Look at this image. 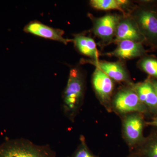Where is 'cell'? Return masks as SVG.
Instances as JSON below:
<instances>
[{
  "label": "cell",
  "mask_w": 157,
  "mask_h": 157,
  "mask_svg": "<svg viewBox=\"0 0 157 157\" xmlns=\"http://www.w3.org/2000/svg\"><path fill=\"white\" fill-rule=\"evenodd\" d=\"M85 90V78L80 68L70 70L67 86L63 95V109L69 119L74 121L81 107Z\"/></svg>",
  "instance_id": "6da1fadb"
},
{
  "label": "cell",
  "mask_w": 157,
  "mask_h": 157,
  "mask_svg": "<svg viewBox=\"0 0 157 157\" xmlns=\"http://www.w3.org/2000/svg\"><path fill=\"white\" fill-rule=\"evenodd\" d=\"M0 157H56V153L48 145H37L21 138L0 145Z\"/></svg>",
  "instance_id": "7a4b0ae2"
},
{
  "label": "cell",
  "mask_w": 157,
  "mask_h": 157,
  "mask_svg": "<svg viewBox=\"0 0 157 157\" xmlns=\"http://www.w3.org/2000/svg\"><path fill=\"white\" fill-rule=\"evenodd\" d=\"M131 16L137 23L145 42L157 48V14L155 9L138 7Z\"/></svg>",
  "instance_id": "3957f363"
},
{
  "label": "cell",
  "mask_w": 157,
  "mask_h": 157,
  "mask_svg": "<svg viewBox=\"0 0 157 157\" xmlns=\"http://www.w3.org/2000/svg\"><path fill=\"white\" fill-rule=\"evenodd\" d=\"M111 103L113 108L120 114H127L132 113L144 114L149 112L140 101L132 85L119 90Z\"/></svg>",
  "instance_id": "277c9868"
},
{
  "label": "cell",
  "mask_w": 157,
  "mask_h": 157,
  "mask_svg": "<svg viewBox=\"0 0 157 157\" xmlns=\"http://www.w3.org/2000/svg\"><path fill=\"white\" fill-rule=\"evenodd\" d=\"M143 114L132 113L126 114L123 122L124 137L131 147H138L145 139L143 135L144 126Z\"/></svg>",
  "instance_id": "5b68a950"
},
{
  "label": "cell",
  "mask_w": 157,
  "mask_h": 157,
  "mask_svg": "<svg viewBox=\"0 0 157 157\" xmlns=\"http://www.w3.org/2000/svg\"><path fill=\"white\" fill-rule=\"evenodd\" d=\"M90 17L93 22V32L104 42H113L116 31L121 17L116 14H107L103 17Z\"/></svg>",
  "instance_id": "8992f818"
},
{
  "label": "cell",
  "mask_w": 157,
  "mask_h": 157,
  "mask_svg": "<svg viewBox=\"0 0 157 157\" xmlns=\"http://www.w3.org/2000/svg\"><path fill=\"white\" fill-rule=\"evenodd\" d=\"M92 82L95 92L101 104L110 110L114 88L113 80L103 71L96 68L93 73Z\"/></svg>",
  "instance_id": "52a82bcc"
},
{
  "label": "cell",
  "mask_w": 157,
  "mask_h": 157,
  "mask_svg": "<svg viewBox=\"0 0 157 157\" xmlns=\"http://www.w3.org/2000/svg\"><path fill=\"white\" fill-rule=\"evenodd\" d=\"M123 40H131L143 43L145 38L140 33L137 23L131 16L122 17L117 26L115 38L113 42H117Z\"/></svg>",
  "instance_id": "ba28073f"
},
{
  "label": "cell",
  "mask_w": 157,
  "mask_h": 157,
  "mask_svg": "<svg viewBox=\"0 0 157 157\" xmlns=\"http://www.w3.org/2000/svg\"><path fill=\"white\" fill-rule=\"evenodd\" d=\"M24 31L42 38L62 42L65 45L72 42V39L64 38V32L63 30L51 27L37 21L29 23L25 27Z\"/></svg>",
  "instance_id": "9c48e42d"
},
{
  "label": "cell",
  "mask_w": 157,
  "mask_h": 157,
  "mask_svg": "<svg viewBox=\"0 0 157 157\" xmlns=\"http://www.w3.org/2000/svg\"><path fill=\"white\" fill-rule=\"evenodd\" d=\"M132 86L140 101L147 107L149 112L157 115V95L151 77L143 82L132 84Z\"/></svg>",
  "instance_id": "30bf717a"
},
{
  "label": "cell",
  "mask_w": 157,
  "mask_h": 157,
  "mask_svg": "<svg viewBox=\"0 0 157 157\" xmlns=\"http://www.w3.org/2000/svg\"><path fill=\"white\" fill-rule=\"evenodd\" d=\"M101 70L112 80L119 82L130 83L128 72L121 62H109L102 61L87 60Z\"/></svg>",
  "instance_id": "8fae6325"
},
{
  "label": "cell",
  "mask_w": 157,
  "mask_h": 157,
  "mask_svg": "<svg viewBox=\"0 0 157 157\" xmlns=\"http://www.w3.org/2000/svg\"><path fill=\"white\" fill-rule=\"evenodd\" d=\"M117 47L109 54L121 59H130L142 57L145 55L146 50L143 43L131 40H123L117 43Z\"/></svg>",
  "instance_id": "7c38bea8"
},
{
  "label": "cell",
  "mask_w": 157,
  "mask_h": 157,
  "mask_svg": "<svg viewBox=\"0 0 157 157\" xmlns=\"http://www.w3.org/2000/svg\"><path fill=\"white\" fill-rule=\"evenodd\" d=\"M72 42L81 54L90 58L92 59V60H98L99 53L95 42L92 38L82 34H78L72 39Z\"/></svg>",
  "instance_id": "4fadbf2b"
},
{
  "label": "cell",
  "mask_w": 157,
  "mask_h": 157,
  "mask_svg": "<svg viewBox=\"0 0 157 157\" xmlns=\"http://www.w3.org/2000/svg\"><path fill=\"white\" fill-rule=\"evenodd\" d=\"M135 152L139 157H157V131L145 138Z\"/></svg>",
  "instance_id": "5bb4252c"
},
{
  "label": "cell",
  "mask_w": 157,
  "mask_h": 157,
  "mask_svg": "<svg viewBox=\"0 0 157 157\" xmlns=\"http://www.w3.org/2000/svg\"><path fill=\"white\" fill-rule=\"evenodd\" d=\"M129 2L122 0H91L90 5L94 9L99 10H117L124 13V8Z\"/></svg>",
  "instance_id": "9a60e30c"
},
{
  "label": "cell",
  "mask_w": 157,
  "mask_h": 157,
  "mask_svg": "<svg viewBox=\"0 0 157 157\" xmlns=\"http://www.w3.org/2000/svg\"><path fill=\"white\" fill-rule=\"evenodd\" d=\"M140 70L157 80V58L154 56H144L137 63Z\"/></svg>",
  "instance_id": "2e32d148"
},
{
  "label": "cell",
  "mask_w": 157,
  "mask_h": 157,
  "mask_svg": "<svg viewBox=\"0 0 157 157\" xmlns=\"http://www.w3.org/2000/svg\"><path fill=\"white\" fill-rule=\"evenodd\" d=\"M80 140V143L71 157H99L90 150L84 136H81Z\"/></svg>",
  "instance_id": "e0dca14e"
},
{
  "label": "cell",
  "mask_w": 157,
  "mask_h": 157,
  "mask_svg": "<svg viewBox=\"0 0 157 157\" xmlns=\"http://www.w3.org/2000/svg\"><path fill=\"white\" fill-rule=\"evenodd\" d=\"M146 124L148 125L157 128V117H155L151 121L146 123Z\"/></svg>",
  "instance_id": "ac0fdd59"
},
{
  "label": "cell",
  "mask_w": 157,
  "mask_h": 157,
  "mask_svg": "<svg viewBox=\"0 0 157 157\" xmlns=\"http://www.w3.org/2000/svg\"><path fill=\"white\" fill-rule=\"evenodd\" d=\"M151 79L152 83L154 87L155 90L157 95V80L155 78H152L151 77Z\"/></svg>",
  "instance_id": "d6986e66"
},
{
  "label": "cell",
  "mask_w": 157,
  "mask_h": 157,
  "mask_svg": "<svg viewBox=\"0 0 157 157\" xmlns=\"http://www.w3.org/2000/svg\"><path fill=\"white\" fill-rule=\"evenodd\" d=\"M128 157H138V155H137V153L135 152L133 153L132 154L129 155Z\"/></svg>",
  "instance_id": "ffe728a7"
},
{
  "label": "cell",
  "mask_w": 157,
  "mask_h": 157,
  "mask_svg": "<svg viewBox=\"0 0 157 157\" xmlns=\"http://www.w3.org/2000/svg\"><path fill=\"white\" fill-rule=\"evenodd\" d=\"M155 10L157 14V9H155Z\"/></svg>",
  "instance_id": "44dd1931"
},
{
  "label": "cell",
  "mask_w": 157,
  "mask_h": 157,
  "mask_svg": "<svg viewBox=\"0 0 157 157\" xmlns=\"http://www.w3.org/2000/svg\"></svg>",
  "instance_id": "7402d4cb"
}]
</instances>
